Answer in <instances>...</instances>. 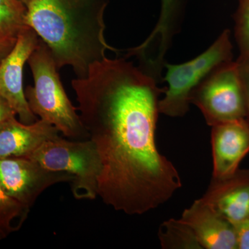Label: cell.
<instances>
[{
  "mask_svg": "<svg viewBox=\"0 0 249 249\" xmlns=\"http://www.w3.org/2000/svg\"><path fill=\"white\" fill-rule=\"evenodd\" d=\"M158 84L124 57H106L71 81L80 119L101 159L98 196L130 215L157 209L182 186L156 145L160 96L166 89Z\"/></svg>",
  "mask_w": 249,
  "mask_h": 249,
  "instance_id": "6da1fadb",
  "label": "cell"
},
{
  "mask_svg": "<svg viewBox=\"0 0 249 249\" xmlns=\"http://www.w3.org/2000/svg\"><path fill=\"white\" fill-rule=\"evenodd\" d=\"M26 24L48 46L58 70L73 69L78 78L90 67L117 51L105 39L106 0H22Z\"/></svg>",
  "mask_w": 249,
  "mask_h": 249,
  "instance_id": "7a4b0ae2",
  "label": "cell"
},
{
  "mask_svg": "<svg viewBox=\"0 0 249 249\" xmlns=\"http://www.w3.org/2000/svg\"><path fill=\"white\" fill-rule=\"evenodd\" d=\"M27 62L34 80V86L24 91L31 111L53 124L67 138L89 139L77 108L64 89L52 52L40 38Z\"/></svg>",
  "mask_w": 249,
  "mask_h": 249,
  "instance_id": "3957f363",
  "label": "cell"
},
{
  "mask_svg": "<svg viewBox=\"0 0 249 249\" xmlns=\"http://www.w3.org/2000/svg\"><path fill=\"white\" fill-rule=\"evenodd\" d=\"M28 157L51 171L73 176L70 185L76 199L93 200L98 196L102 166L96 145L90 139L67 140L58 137L45 142Z\"/></svg>",
  "mask_w": 249,
  "mask_h": 249,
  "instance_id": "277c9868",
  "label": "cell"
},
{
  "mask_svg": "<svg viewBox=\"0 0 249 249\" xmlns=\"http://www.w3.org/2000/svg\"><path fill=\"white\" fill-rule=\"evenodd\" d=\"M230 31L226 29L209 49L186 62L172 65L165 62L168 83L165 96L160 101V114L170 117H182L189 110L193 90L218 67L232 60Z\"/></svg>",
  "mask_w": 249,
  "mask_h": 249,
  "instance_id": "5b68a950",
  "label": "cell"
},
{
  "mask_svg": "<svg viewBox=\"0 0 249 249\" xmlns=\"http://www.w3.org/2000/svg\"><path fill=\"white\" fill-rule=\"evenodd\" d=\"M190 102L209 126L247 118L245 94L237 62L218 67L193 90Z\"/></svg>",
  "mask_w": 249,
  "mask_h": 249,
  "instance_id": "8992f818",
  "label": "cell"
},
{
  "mask_svg": "<svg viewBox=\"0 0 249 249\" xmlns=\"http://www.w3.org/2000/svg\"><path fill=\"white\" fill-rule=\"evenodd\" d=\"M71 175L44 168L28 157L0 160V183L6 193L30 209L39 196L49 187L59 183H71Z\"/></svg>",
  "mask_w": 249,
  "mask_h": 249,
  "instance_id": "52a82bcc",
  "label": "cell"
},
{
  "mask_svg": "<svg viewBox=\"0 0 249 249\" xmlns=\"http://www.w3.org/2000/svg\"><path fill=\"white\" fill-rule=\"evenodd\" d=\"M160 16L150 35L140 45L127 49L125 55L139 60V67L157 82L163 79L165 55L181 31L188 0H160Z\"/></svg>",
  "mask_w": 249,
  "mask_h": 249,
  "instance_id": "ba28073f",
  "label": "cell"
},
{
  "mask_svg": "<svg viewBox=\"0 0 249 249\" xmlns=\"http://www.w3.org/2000/svg\"><path fill=\"white\" fill-rule=\"evenodd\" d=\"M40 37L27 26L18 36L11 53L0 64V96L4 98L21 122L31 124L37 120L31 111L23 88V70L29 56L38 45Z\"/></svg>",
  "mask_w": 249,
  "mask_h": 249,
  "instance_id": "9c48e42d",
  "label": "cell"
},
{
  "mask_svg": "<svg viewBox=\"0 0 249 249\" xmlns=\"http://www.w3.org/2000/svg\"><path fill=\"white\" fill-rule=\"evenodd\" d=\"M213 178H224L239 169L249 152V122L247 118L212 126Z\"/></svg>",
  "mask_w": 249,
  "mask_h": 249,
  "instance_id": "30bf717a",
  "label": "cell"
},
{
  "mask_svg": "<svg viewBox=\"0 0 249 249\" xmlns=\"http://www.w3.org/2000/svg\"><path fill=\"white\" fill-rule=\"evenodd\" d=\"M201 198L235 227L249 217V169L212 178Z\"/></svg>",
  "mask_w": 249,
  "mask_h": 249,
  "instance_id": "8fae6325",
  "label": "cell"
},
{
  "mask_svg": "<svg viewBox=\"0 0 249 249\" xmlns=\"http://www.w3.org/2000/svg\"><path fill=\"white\" fill-rule=\"evenodd\" d=\"M180 219L191 228L203 249H237L235 227L202 198L184 210Z\"/></svg>",
  "mask_w": 249,
  "mask_h": 249,
  "instance_id": "7c38bea8",
  "label": "cell"
},
{
  "mask_svg": "<svg viewBox=\"0 0 249 249\" xmlns=\"http://www.w3.org/2000/svg\"><path fill=\"white\" fill-rule=\"evenodd\" d=\"M59 132L42 119L25 124L12 116L0 126V160L29 157L45 142L60 137Z\"/></svg>",
  "mask_w": 249,
  "mask_h": 249,
  "instance_id": "4fadbf2b",
  "label": "cell"
},
{
  "mask_svg": "<svg viewBox=\"0 0 249 249\" xmlns=\"http://www.w3.org/2000/svg\"><path fill=\"white\" fill-rule=\"evenodd\" d=\"M158 237L163 249H203L191 228L181 219L162 223Z\"/></svg>",
  "mask_w": 249,
  "mask_h": 249,
  "instance_id": "5bb4252c",
  "label": "cell"
},
{
  "mask_svg": "<svg viewBox=\"0 0 249 249\" xmlns=\"http://www.w3.org/2000/svg\"><path fill=\"white\" fill-rule=\"evenodd\" d=\"M26 15L22 0H0V36L18 37L27 26Z\"/></svg>",
  "mask_w": 249,
  "mask_h": 249,
  "instance_id": "9a60e30c",
  "label": "cell"
},
{
  "mask_svg": "<svg viewBox=\"0 0 249 249\" xmlns=\"http://www.w3.org/2000/svg\"><path fill=\"white\" fill-rule=\"evenodd\" d=\"M29 210L22 206L4 191L0 183V230L9 235L18 230L16 220L22 224L27 217Z\"/></svg>",
  "mask_w": 249,
  "mask_h": 249,
  "instance_id": "2e32d148",
  "label": "cell"
},
{
  "mask_svg": "<svg viewBox=\"0 0 249 249\" xmlns=\"http://www.w3.org/2000/svg\"><path fill=\"white\" fill-rule=\"evenodd\" d=\"M238 6L234 14L235 36L240 50L237 61H249V0H237Z\"/></svg>",
  "mask_w": 249,
  "mask_h": 249,
  "instance_id": "e0dca14e",
  "label": "cell"
},
{
  "mask_svg": "<svg viewBox=\"0 0 249 249\" xmlns=\"http://www.w3.org/2000/svg\"><path fill=\"white\" fill-rule=\"evenodd\" d=\"M235 228L237 249H249V217Z\"/></svg>",
  "mask_w": 249,
  "mask_h": 249,
  "instance_id": "ac0fdd59",
  "label": "cell"
},
{
  "mask_svg": "<svg viewBox=\"0 0 249 249\" xmlns=\"http://www.w3.org/2000/svg\"><path fill=\"white\" fill-rule=\"evenodd\" d=\"M238 66L244 94H245L246 109H247V119L249 122V66L245 64L239 63L236 61Z\"/></svg>",
  "mask_w": 249,
  "mask_h": 249,
  "instance_id": "d6986e66",
  "label": "cell"
},
{
  "mask_svg": "<svg viewBox=\"0 0 249 249\" xmlns=\"http://www.w3.org/2000/svg\"><path fill=\"white\" fill-rule=\"evenodd\" d=\"M17 38L18 37L12 36H0V64L11 53L16 45Z\"/></svg>",
  "mask_w": 249,
  "mask_h": 249,
  "instance_id": "ffe728a7",
  "label": "cell"
},
{
  "mask_svg": "<svg viewBox=\"0 0 249 249\" xmlns=\"http://www.w3.org/2000/svg\"><path fill=\"white\" fill-rule=\"evenodd\" d=\"M16 116L12 107L4 98L0 96V126L12 116Z\"/></svg>",
  "mask_w": 249,
  "mask_h": 249,
  "instance_id": "44dd1931",
  "label": "cell"
},
{
  "mask_svg": "<svg viewBox=\"0 0 249 249\" xmlns=\"http://www.w3.org/2000/svg\"><path fill=\"white\" fill-rule=\"evenodd\" d=\"M7 235H6V234H5L4 232L0 230V240L4 238Z\"/></svg>",
  "mask_w": 249,
  "mask_h": 249,
  "instance_id": "7402d4cb",
  "label": "cell"
},
{
  "mask_svg": "<svg viewBox=\"0 0 249 249\" xmlns=\"http://www.w3.org/2000/svg\"><path fill=\"white\" fill-rule=\"evenodd\" d=\"M239 62V63H241V64H245V65H249V61L247 62Z\"/></svg>",
  "mask_w": 249,
  "mask_h": 249,
  "instance_id": "603a6c76",
  "label": "cell"
}]
</instances>
